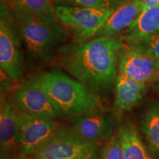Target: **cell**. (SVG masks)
<instances>
[{
	"instance_id": "obj_19",
	"label": "cell",
	"mask_w": 159,
	"mask_h": 159,
	"mask_svg": "<svg viewBox=\"0 0 159 159\" xmlns=\"http://www.w3.org/2000/svg\"><path fill=\"white\" fill-rule=\"evenodd\" d=\"M102 159H124L122 145L119 134L110 137L102 150Z\"/></svg>"
},
{
	"instance_id": "obj_10",
	"label": "cell",
	"mask_w": 159,
	"mask_h": 159,
	"mask_svg": "<svg viewBox=\"0 0 159 159\" xmlns=\"http://www.w3.org/2000/svg\"><path fill=\"white\" fill-rule=\"evenodd\" d=\"M144 11L142 0H127L115 11L97 33L100 36H115L129 28Z\"/></svg>"
},
{
	"instance_id": "obj_20",
	"label": "cell",
	"mask_w": 159,
	"mask_h": 159,
	"mask_svg": "<svg viewBox=\"0 0 159 159\" xmlns=\"http://www.w3.org/2000/svg\"><path fill=\"white\" fill-rule=\"evenodd\" d=\"M137 45L140 46L147 52L155 58H159V31L147 38Z\"/></svg>"
},
{
	"instance_id": "obj_5",
	"label": "cell",
	"mask_w": 159,
	"mask_h": 159,
	"mask_svg": "<svg viewBox=\"0 0 159 159\" xmlns=\"http://www.w3.org/2000/svg\"><path fill=\"white\" fill-rule=\"evenodd\" d=\"M16 114L19 159H25L54 136L60 126L54 119L34 116L21 110H16Z\"/></svg>"
},
{
	"instance_id": "obj_26",
	"label": "cell",
	"mask_w": 159,
	"mask_h": 159,
	"mask_svg": "<svg viewBox=\"0 0 159 159\" xmlns=\"http://www.w3.org/2000/svg\"><path fill=\"white\" fill-rule=\"evenodd\" d=\"M51 1H52V2H53V4H54V2H55V0H51Z\"/></svg>"
},
{
	"instance_id": "obj_15",
	"label": "cell",
	"mask_w": 159,
	"mask_h": 159,
	"mask_svg": "<svg viewBox=\"0 0 159 159\" xmlns=\"http://www.w3.org/2000/svg\"><path fill=\"white\" fill-rule=\"evenodd\" d=\"M124 159H150L146 148L132 124L126 122L119 128Z\"/></svg>"
},
{
	"instance_id": "obj_6",
	"label": "cell",
	"mask_w": 159,
	"mask_h": 159,
	"mask_svg": "<svg viewBox=\"0 0 159 159\" xmlns=\"http://www.w3.org/2000/svg\"><path fill=\"white\" fill-rule=\"evenodd\" d=\"M114 11L77 6H55V17L72 30L80 42L97 34Z\"/></svg>"
},
{
	"instance_id": "obj_17",
	"label": "cell",
	"mask_w": 159,
	"mask_h": 159,
	"mask_svg": "<svg viewBox=\"0 0 159 159\" xmlns=\"http://www.w3.org/2000/svg\"><path fill=\"white\" fill-rule=\"evenodd\" d=\"M13 7L37 14L55 16V6L51 0H10Z\"/></svg>"
},
{
	"instance_id": "obj_1",
	"label": "cell",
	"mask_w": 159,
	"mask_h": 159,
	"mask_svg": "<svg viewBox=\"0 0 159 159\" xmlns=\"http://www.w3.org/2000/svg\"><path fill=\"white\" fill-rule=\"evenodd\" d=\"M123 42L116 36H100L63 49V66L90 90L104 91L116 82L119 52Z\"/></svg>"
},
{
	"instance_id": "obj_25",
	"label": "cell",
	"mask_w": 159,
	"mask_h": 159,
	"mask_svg": "<svg viewBox=\"0 0 159 159\" xmlns=\"http://www.w3.org/2000/svg\"><path fill=\"white\" fill-rule=\"evenodd\" d=\"M122 1L123 2H126V1H127V0H122Z\"/></svg>"
},
{
	"instance_id": "obj_21",
	"label": "cell",
	"mask_w": 159,
	"mask_h": 159,
	"mask_svg": "<svg viewBox=\"0 0 159 159\" xmlns=\"http://www.w3.org/2000/svg\"><path fill=\"white\" fill-rule=\"evenodd\" d=\"M142 2L144 4V10L159 5V0H142Z\"/></svg>"
},
{
	"instance_id": "obj_3",
	"label": "cell",
	"mask_w": 159,
	"mask_h": 159,
	"mask_svg": "<svg viewBox=\"0 0 159 159\" xmlns=\"http://www.w3.org/2000/svg\"><path fill=\"white\" fill-rule=\"evenodd\" d=\"M13 16L20 36L33 57L48 61L63 37L55 16L37 14L13 7Z\"/></svg>"
},
{
	"instance_id": "obj_14",
	"label": "cell",
	"mask_w": 159,
	"mask_h": 159,
	"mask_svg": "<svg viewBox=\"0 0 159 159\" xmlns=\"http://www.w3.org/2000/svg\"><path fill=\"white\" fill-rule=\"evenodd\" d=\"M0 144L2 154H11L18 147V122L15 108L2 99L0 107Z\"/></svg>"
},
{
	"instance_id": "obj_22",
	"label": "cell",
	"mask_w": 159,
	"mask_h": 159,
	"mask_svg": "<svg viewBox=\"0 0 159 159\" xmlns=\"http://www.w3.org/2000/svg\"><path fill=\"white\" fill-rule=\"evenodd\" d=\"M1 159H16L11 154H2Z\"/></svg>"
},
{
	"instance_id": "obj_12",
	"label": "cell",
	"mask_w": 159,
	"mask_h": 159,
	"mask_svg": "<svg viewBox=\"0 0 159 159\" xmlns=\"http://www.w3.org/2000/svg\"><path fill=\"white\" fill-rule=\"evenodd\" d=\"M158 31L159 5L144 10L120 39L128 44H138Z\"/></svg>"
},
{
	"instance_id": "obj_24",
	"label": "cell",
	"mask_w": 159,
	"mask_h": 159,
	"mask_svg": "<svg viewBox=\"0 0 159 159\" xmlns=\"http://www.w3.org/2000/svg\"><path fill=\"white\" fill-rule=\"evenodd\" d=\"M157 83L156 85V89H157V90L159 91V81H156Z\"/></svg>"
},
{
	"instance_id": "obj_18",
	"label": "cell",
	"mask_w": 159,
	"mask_h": 159,
	"mask_svg": "<svg viewBox=\"0 0 159 159\" xmlns=\"http://www.w3.org/2000/svg\"><path fill=\"white\" fill-rule=\"evenodd\" d=\"M124 3L122 0H55V5L77 6L102 10L116 11Z\"/></svg>"
},
{
	"instance_id": "obj_9",
	"label": "cell",
	"mask_w": 159,
	"mask_h": 159,
	"mask_svg": "<svg viewBox=\"0 0 159 159\" xmlns=\"http://www.w3.org/2000/svg\"><path fill=\"white\" fill-rule=\"evenodd\" d=\"M15 99L19 110L27 114L49 119L63 115L50 96L33 79L20 86Z\"/></svg>"
},
{
	"instance_id": "obj_11",
	"label": "cell",
	"mask_w": 159,
	"mask_h": 159,
	"mask_svg": "<svg viewBox=\"0 0 159 159\" xmlns=\"http://www.w3.org/2000/svg\"><path fill=\"white\" fill-rule=\"evenodd\" d=\"M73 129L81 139L92 144L101 142L111 134L108 119L97 112L74 117Z\"/></svg>"
},
{
	"instance_id": "obj_16",
	"label": "cell",
	"mask_w": 159,
	"mask_h": 159,
	"mask_svg": "<svg viewBox=\"0 0 159 159\" xmlns=\"http://www.w3.org/2000/svg\"><path fill=\"white\" fill-rule=\"evenodd\" d=\"M142 130L152 150L159 152V100L151 104L144 114Z\"/></svg>"
},
{
	"instance_id": "obj_7",
	"label": "cell",
	"mask_w": 159,
	"mask_h": 159,
	"mask_svg": "<svg viewBox=\"0 0 159 159\" xmlns=\"http://www.w3.org/2000/svg\"><path fill=\"white\" fill-rule=\"evenodd\" d=\"M5 5L1 6L0 19V66L13 80L23 74V63L19 36Z\"/></svg>"
},
{
	"instance_id": "obj_13",
	"label": "cell",
	"mask_w": 159,
	"mask_h": 159,
	"mask_svg": "<svg viewBox=\"0 0 159 159\" xmlns=\"http://www.w3.org/2000/svg\"><path fill=\"white\" fill-rule=\"evenodd\" d=\"M147 83L134 80L122 73H119L116 79L115 106L119 111H128L138 104L142 99Z\"/></svg>"
},
{
	"instance_id": "obj_23",
	"label": "cell",
	"mask_w": 159,
	"mask_h": 159,
	"mask_svg": "<svg viewBox=\"0 0 159 159\" xmlns=\"http://www.w3.org/2000/svg\"><path fill=\"white\" fill-rule=\"evenodd\" d=\"M153 81H159V69H158V70L157 71L156 75H155Z\"/></svg>"
},
{
	"instance_id": "obj_27",
	"label": "cell",
	"mask_w": 159,
	"mask_h": 159,
	"mask_svg": "<svg viewBox=\"0 0 159 159\" xmlns=\"http://www.w3.org/2000/svg\"><path fill=\"white\" fill-rule=\"evenodd\" d=\"M158 60H159V58H158Z\"/></svg>"
},
{
	"instance_id": "obj_8",
	"label": "cell",
	"mask_w": 159,
	"mask_h": 159,
	"mask_svg": "<svg viewBox=\"0 0 159 159\" xmlns=\"http://www.w3.org/2000/svg\"><path fill=\"white\" fill-rule=\"evenodd\" d=\"M158 69V59L150 55L140 46L123 42L118 56L119 73L139 82L148 83L153 81Z\"/></svg>"
},
{
	"instance_id": "obj_2",
	"label": "cell",
	"mask_w": 159,
	"mask_h": 159,
	"mask_svg": "<svg viewBox=\"0 0 159 159\" xmlns=\"http://www.w3.org/2000/svg\"><path fill=\"white\" fill-rule=\"evenodd\" d=\"M33 80L50 96L62 114L76 117L98 110L99 99L90 89L61 71L45 72Z\"/></svg>"
},
{
	"instance_id": "obj_4",
	"label": "cell",
	"mask_w": 159,
	"mask_h": 159,
	"mask_svg": "<svg viewBox=\"0 0 159 159\" xmlns=\"http://www.w3.org/2000/svg\"><path fill=\"white\" fill-rule=\"evenodd\" d=\"M33 159H97L96 147L73 130L60 127L55 134L33 153Z\"/></svg>"
}]
</instances>
